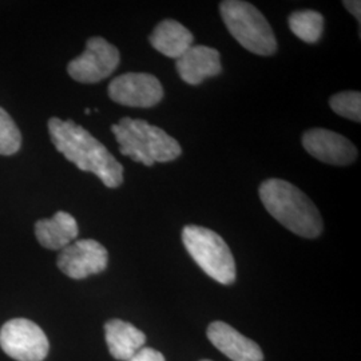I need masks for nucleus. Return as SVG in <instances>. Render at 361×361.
<instances>
[{"instance_id": "a211bd4d", "label": "nucleus", "mask_w": 361, "mask_h": 361, "mask_svg": "<svg viewBox=\"0 0 361 361\" xmlns=\"http://www.w3.org/2000/svg\"><path fill=\"white\" fill-rule=\"evenodd\" d=\"M22 134L10 114L0 107V155H13L19 152Z\"/></svg>"}, {"instance_id": "dca6fc26", "label": "nucleus", "mask_w": 361, "mask_h": 361, "mask_svg": "<svg viewBox=\"0 0 361 361\" xmlns=\"http://www.w3.org/2000/svg\"><path fill=\"white\" fill-rule=\"evenodd\" d=\"M289 28L305 43L319 42L324 31L323 15L313 10L296 11L289 16Z\"/></svg>"}, {"instance_id": "f8f14e48", "label": "nucleus", "mask_w": 361, "mask_h": 361, "mask_svg": "<svg viewBox=\"0 0 361 361\" xmlns=\"http://www.w3.org/2000/svg\"><path fill=\"white\" fill-rule=\"evenodd\" d=\"M176 66L180 79L193 86L207 78L217 77L222 71L219 52L207 46H192L177 59Z\"/></svg>"}, {"instance_id": "39448f33", "label": "nucleus", "mask_w": 361, "mask_h": 361, "mask_svg": "<svg viewBox=\"0 0 361 361\" xmlns=\"http://www.w3.org/2000/svg\"><path fill=\"white\" fill-rule=\"evenodd\" d=\"M182 243L209 277L222 285L235 281V261L231 247L219 234L207 228L188 225L182 231Z\"/></svg>"}, {"instance_id": "ddd939ff", "label": "nucleus", "mask_w": 361, "mask_h": 361, "mask_svg": "<svg viewBox=\"0 0 361 361\" xmlns=\"http://www.w3.org/2000/svg\"><path fill=\"white\" fill-rule=\"evenodd\" d=\"M79 234L77 219L67 212H56L50 219H39L35 235L39 244L50 250H62L73 244Z\"/></svg>"}, {"instance_id": "9b49d317", "label": "nucleus", "mask_w": 361, "mask_h": 361, "mask_svg": "<svg viewBox=\"0 0 361 361\" xmlns=\"http://www.w3.org/2000/svg\"><path fill=\"white\" fill-rule=\"evenodd\" d=\"M210 343L233 361H262L264 353L257 344L241 335L229 324L214 322L207 328Z\"/></svg>"}, {"instance_id": "aec40b11", "label": "nucleus", "mask_w": 361, "mask_h": 361, "mask_svg": "<svg viewBox=\"0 0 361 361\" xmlns=\"http://www.w3.org/2000/svg\"><path fill=\"white\" fill-rule=\"evenodd\" d=\"M344 6H345V8L348 10L349 13H352V15L357 19V22H360V1H356V0H347V1H344Z\"/></svg>"}, {"instance_id": "423d86ee", "label": "nucleus", "mask_w": 361, "mask_h": 361, "mask_svg": "<svg viewBox=\"0 0 361 361\" xmlns=\"http://www.w3.org/2000/svg\"><path fill=\"white\" fill-rule=\"evenodd\" d=\"M0 347L16 361H43L50 344L42 328L27 319H13L0 329Z\"/></svg>"}, {"instance_id": "412c9836", "label": "nucleus", "mask_w": 361, "mask_h": 361, "mask_svg": "<svg viewBox=\"0 0 361 361\" xmlns=\"http://www.w3.org/2000/svg\"><path fill=\"white\" fill-rule=\"evenodd\" d=\"M85 113H86V114H87V116H89V114H90V113H91L90 109H86V110H85Z\"/></svg>"}, {"instance_id": "6ab92c4d", "label": "nucleus", "mask_w": 361, "mask_h": 361, "mask_svg": "<svg viewBox=\"0 0 361 361\" xmlns=\"http://www.w3.org/2000/svg\"><path fill=\"white\" fill-rule=\"evenodd\" d=\"M128 361H166L165 356L157 349L142 347Z\"/></svg>"}, {"instance_id": "f3484780", "label": "nucleus", "mask_w": 361, "mask_h": 361, "mask_svg": "<svg viewBox=\"0 0 361 361\" xmlns=\"http://www.w3.org/2000/svg\"><path fill=\"white\" fill-rule=\"evenodd\" d=\"M329 106L337 116L353 122L361 121V94L359 91H341L335 94L329 99Z\"/></svg>"}, {"instance_id": "20e7f679", "label": "nucleus", "mask_w": 361, "mask_h": 361, "mask_svg": "<svg viewBox=\"0 0 361 361\" xmlns=\"http://www.w3.org/2000/svg\"><path fill=\"white\" fill-rule=\"evenodd\" d=\"M219 13L228 31L245 50L261 56H271L277 51L271 25L253 4L225 0L219 6Z\"/></svg>"}, {"instance_id": "4be33fe9", "label": "nucleus", "mask_w": 361, "mask_h": 361, "mask_svg": "<svg viewBox=\"0 0 361 361\" xmlns=\"http://www.w3.org/2000/svg\"><path fill=\"white\" fill-rule=\"evenodd\" d=\"M201 361H212V360H201Z\"/></svg>"}, {"instance_id": "1a4fd4ad", "label": "nucleus", "mask_w": 361, "mask_h": 361, "mask_svg": "<svg viewBox=\"0 0 361 361\" xmlns=\"http://www.w3.org/2000/svg\"><path fill=\"white\" fill-rule=\"evenodd\" d=\"M109 253L102 244L95 240H79L65 249L58 257V268L67 277L82 280L98 274L107 268Z\"/></svg>"}, {"instance_id": "2eb2a0df", "label": "nucleus", "mask_w": 361, "mask_h": 361, "mask_svg": "<svg viewBox=\"0 0 361 361\" xmlns=\"http://www.w3.org/2000/svg\"><path fill=\"white\" fill-rule=\"evenodd\" d=\"M150 43L155 50L171 59H178L193 46V34L174 19H165L150 35Z\"/></svg>"}, {"instance_id": "9d476101", "label": "nucleus", "mask_w": 361, "mask_h": 361, "mask_svg": "<svg viewBox=\"0 0 361 361\" xmlns=\"http://www.w3.org/2000/svg\"><path fill=\"white\" fill-rule=\"evenodd\" d=\"M301 141L312 157L328 165L347 166L357 158L356 146L344 135L331 130H308Z\"/></svg>"}, {"instance_id": "4468645a", "label": "nucleus", "mask_w": 361, "mask_h": 361, "mask_svg": "<svg viewBox=\"0 0 361 361\" xmlns=\"http://www.w3.org/2000/svg\"><path fill=\"white\" fill-rule=\"evenodd\" d=\"M104 335L110 355L119 361L131 359L146 343V335L142 331L119 319L106 323Z\"/></svg>"}, {"instance_id": "7ed1b4c3", "label": "nucleus", "mask_w": 361, "mask_h": 361, "mask_svg": "<svg viewBox=\"0 0 361 361\" xmlns=\"http://www.w3.org/2000/svg\"><path fill=\"white\" fill-rule=\"evenodd\" d=\"M119 145V152L145 166L157 162H170L182 154L180 145L165 130L150 125L143 119L125 116L111 126Z\"/></svg>"}, {"instance_id": "6e6552de", "label": "nucleus", "mask_w": 361, "mask_h": 361, "mask_svg": "<svg viewBox=\"0 0 361 361\" xmlns=\"http://www.w3.org/2000/svg\"><path fill=\"white\" fill-rule=\"evenodd\" d=\"M109 97L122 106L150 109L162 101L164 87L152 74L128 73L110 82Z\"/></svg>"}, {"instance_id": "0eeeda50", "label": "nucleus", "mask_w": 361, "mask_h": 361, "mask_svg": "<svg viewBox=\"0 0 361 361\" xmlns=\"http://www.w3.org/2000/svg\"><path fill=\"white\" fill-rule=\"evenodd\" d=\"M121 62L116 46L101 37L86 42V50L67 66V73L80 83H98L110 77Z\"/></svg>"}, {"instance_id": "f257e3e1", "label": "nucleus", "mask_w": 361, "mask_h": 361, "mask_svg": "<svg viewBox=\"0 0 361 361\" xmlns=\"http://www.w3.org/2000/svg\"><path fill=\"white\" fill-rule=\"evenodd\" d=\"M49 131L55 149L79 170L95 174L110 189L123 183V166L87 130L71 119L51 118Z\"/></svg>"}, {"instance_id": "f03ea898", "label": "nucleus", "mask_w": 361, "mask_h": 361, "mask_svg": "<svg viewBox=\"0 0 361 361\" xmlns=\"http://www.w3.org/2000/svg\"><path fill=\"white\" fill-rule=\"evenodd\" d=\"M258 194L267 212L288 231L304 238H316L323 232V219L317 207L290 182L279 178L264 180Z\"/></svg>"}]
</instances>
